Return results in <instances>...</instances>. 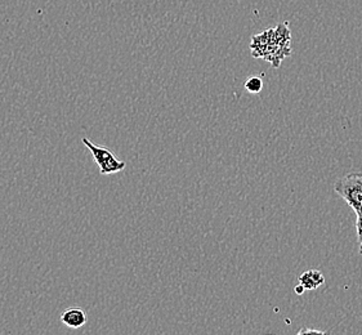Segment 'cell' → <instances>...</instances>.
<instances>
[{
    "label": "cell",
    "instance_id": "obj_6",
    "mask_svg": "<svg viewBox=\"0 0 362 335\" xmlns=\"http://www.w3.org/2000/svg\"><path fill=\"white\" fill-rule=\"evenodd\" d=\"M245 89L252 95H258L259 92H262V89H263V79H262L261 75L250 76L245 81Z\"/></svg>",
    "mask_w": 362,
    "mask_h": 335
},
{
    "label": "cell",
    "instance_id": "obj_8",
    "mask_svg": "<svg viewBox=\"0 0 362 335\" xmlns=\"http://www.w3.org/2000/svg\"><path fill=\"white\" fill-rule=\"evenodd\" d=\"M298 334H325V331H322V330H316V329L303 328L300 329V330L298 331Z\"/></svg>",
    "mask_w": 362,
    "mask_h": 335
},
{
    "label": "cell",
    "instance_id": "obj_3",
    "mask_svg": "<svg viewBox=\"0 0 362 335\" xmlns=\"http://www.w3.org/2000/svg\"><path fill=\"white\" fill-rule=\"evenodd\" d=\"M83 143L88 147V150L93 155L97 165L100 167L101 175H109L122 172L127 167V163L117 159L114 153L107 147L98 146L88 139H83Z\"/></svg>",
    "mask_w": 362,
    "mask_h": 335
},
{
    "label": "cell",
    "instance_id": "obj_10",
    "mask_svg": "<svg viewBox=\"0 0 362 335\" xmlns=\"http://www.w3.org/2000/svg\"><path fill=\"white\" fill-rule=\"evenodd\" d=\"M356 214H357V217H362V205L358 208V209H356Z\"/></svg>",
    "mask_w": 362,
    "mask_h": 335
},
{
    "label": "cell",
    "instance_id": "obj_5",
    "mask_svg": "<svg viewBox=\"0 0 362 335\" xmlns=\"http://www.w3.org/2000/svg\"><path fill=\"white\" fill-rule=\"evenodd\" d=\"M325 283L324 274L319 270H308L299 276V284L305 286V290H315Z\"/></svg>",
    "mask_w": 362,
    "mask_h": 335
},
{
    "label": "cell",
    "instance_id": "obj_2",
    "mask_svg": "<svg viewBox=\"0 0 362 335\" xmlns=\"http://www.w3.org/2000/svg\"><path fill=\"white\" fill-rule=\"evenodd\" d=\"M334 191L347 203L354 211L362 205V173L352 172L339 178L334 184Z\"/></svg>",
    "mask_w": 362,
    "mask_h": 335
},
{
    "label": "cell",
    "instance_id": "obj_9",
    "mask_svg": "<svg viewBox=\"0 0 362 335\" xmlns=\"http://www.w3.org/2000/svg\"><path fill=\"white\" fill-rule=\"evenodd\" d=\"M294 290H296V293H297L298 295H300V294H303V293H305V286H303L302 284H299L298 286H296V289H294Z\"/></svg>",
    "mask_w": 362,
    "mask_h": 335
},
{
    "label": "cell",
    "instance_id": "obj_4",
    "mask_svg": "<svg viewBox=\"0 0 362 335\" xmlns=\"http://www.w3.org/2000/svg\"><path fill=\"white\" fill-rule=\"evenodd\" d=\"M61 321L67 328H83L87 324V314L80 308H70L61 315Z\"/></svg>",
    "mask_w": 362,
    "mask_h": 335
},
{
    "label": "cell",
    "instance_id": "obj_7",
    "mask_svg": "<svg viewBox=\"0 0 362 335\" xmlns=\"http://www.w3.org/2000/svg\"><path fill=\"white\" fill-rule=\"evenodd\" d=\"M356 231H357V239H358V252L362 255V217H357Z\"/></svg>",
    "mask_w": 362,
    "mask_h": 335
},
{
    "label": "cell",
    "instance_id": "obj_1",
    "mask_svg": "<svg viewBox=\"0 0 362 335\" xmlns=\"http://www.w3.org/2000/svg\"><path fill=\"white\" fill-rule=\"evenodd\" d=\"M290 43V30L288 22H285L284 25H279L276 29H268L262 34L254 35L250 51L255 59H267L277 67L281 59L289 56L291 52Z\"/></svg>",
    "mask_w": 362,
    "mask_h": 335
}]
</instances>
